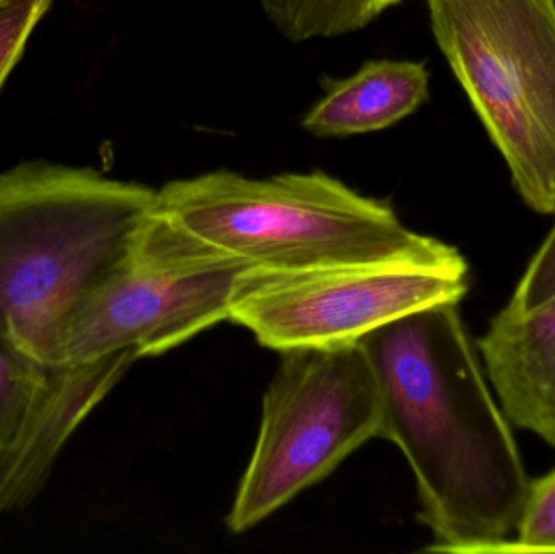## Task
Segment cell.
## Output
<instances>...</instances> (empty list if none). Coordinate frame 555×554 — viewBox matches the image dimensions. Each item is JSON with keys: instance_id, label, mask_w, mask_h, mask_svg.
<instances>
[{"instance_id": "cell-10", "label": "cell", "mask_w": 555, "mask_h": 554, "mask_svg": "<svg viewBox=\"0 0 555 554\" xmlns=\"http://www.w3.org/2000/svg\"><path fill=\"white\" fill-rule=\"evenodd\" d=\"M430 75L423 62L369 61L351 77L326 81L325 96L304 116L315 137L380 132L429 101Z\"/></svg>"}, {"instance_id": "cell-15", "label": "cell", "mask_w": 555, "mask_h": 554, "mask_svg": "<svg viewBox=\"0 0 555 554\" xmlns=\"http://www.w3.org/2000/svg\"><path fill=\"white\" fill-rule=\"evenodd\" d=\"M555 296V227L528 263L505 308L525 312Z\"/></svg>"}, {"instance_id": "cell-5", "label": "cell", "mask_w": 555, "mask_h": 554, "mask_svg": "<svg viewBox=\"0 0 555 554\" xmlns=\"http://www.w3.org/2000/svg\"><path fill=\"white\" fill-rule=\"evenodd\" d=\"M377 438L384 439V403L359 342L281 351L228 529L259 526Z\"/></svg>"}, {"instance_id": "cell-12", "label": "cell", "mask_w": 555, "mask_h": 554, "mask_svg": "<svg viewBox=\"0 0 555 554\" xmlns=\"http://www.w3.org/2000/svg\"><path fill=\"white\" fill-rule=\"evenodd\" d=\"M46 376L48 364L0 334V455L18 436Z\"/></svg>"}, {"instance_id": "cell-1", "label": "cell", "mask_w": 555, "mask_h": 554, "mask_svg": "<svg viewBox=\"0 0 555 554\" xmlns=\"http://www.w3.org/2000/svg\"><path fill=\"white\" fill-rule=\"evenodd\" d=\"M384 403V439L413 471L426 552L494 554L530 490L520 448L459 305L404 315L359 340Z\"/></svg>"}, {"instance_id": "cell-4", "label": "cell", "mask_w": 555, "mask_h": 554, "mask_svg": "<svg viewBox=\"0 0 555 554\" xmlns=\"http://www.w3.org/2000/svg\"><path fill=\"white\" fill-rule=\"evenodd\" d=\"M437 46L528 208L555 215V0H426Z\"/></svg>"}, {"instance_id": "cell-3", "label": "cell", "mask_w": 555, "mask_h": 554, "mask_svg": "<svg viewBox=\"0 0 555 554\" xmlns=\"http://www.w3.org/2000/svg\"><path fill=\"white\" fill-rule=\"evenodd\" d=\"M153 208L179 230L254 269L450 263L452 244L416 233L388 202L322 171L250 179L214 171L168 182Z\"/></svg>"}, {"instance_id": "cell-2", "label": "cell", "mask_w": 555, "mask_h": 554, "mask_svg": "<svg viewBox=\"0 0 555 554\" xmlns=\"http://www.w3.org/2000/svg\"><path fill=\"white\" fill-rule=\"evenodd\" d=\"M156 191L90 168L0 172V334L51 363L80 302L126 259Z\"/></svg>"}, {"instance_id": "cell-13", "label": "cell", "mask_w": 555, "mask_h": 554, "mask_svg": "<svg viewBox=\"0 0 555 554\" xmlns=\"http://www.w3.org/2000/svg\"><path fill=\"white\" fill-rule=\"evenodd\" d=\"M555 553V468L531 480L514 536L494 554Z\"/></svg>"}, {"instance_id": "cell-14", "label": "cell", "mask_w": 555, "mask_h": 554, "mask_svg": "<svg viewBox=\"0 0 555 554\" xmlns=\"http://www.w3.org/2000/svg\"><path fill=\"white\" fill-rule=\"evenodd\" d=\"M51 0H0V88Z\"/></svg>"}, {"instance_id": "cell-7", "label": "cell", "mask_w": 555, "mask_h": 554, "mask_svg": "<svg viewBox=\"0 0 555 554\" xmlns=\"http://www.w3.org/2000/svg\"><path fill=\"white\" fill-rule=\"evenodd\" d=\"M466 259L450 263H362L309 270H244L230 321L275 351L356 344L377 328L433 306L460 305Z\"/></svg>"}, {"instance_id": "cell-11", "label": "cell", "mask_w": 555, "mask_h": 554, "mask_svg": "<svg viewBox=\"0 0 555 554\" xmlns=\"http://www.w3.org/2000/svg\"><path fill=\"white\" fill-rule=\"evenodd\" d=\"M276 31L293 42L359 31L404 0H257Z\"/></svg>"}, {"instance_id": "cell-8", "label": "cell", "mask_w": 555, "mask_h": 554, "mask_svg": "<svg viewBox=\"0 0 555 554\" xmlns=\"http://www.w3.org/2000/svg\"><path fill=\"white\" fill-rule=\"evenodd\" d=\"M137 360L135 351L120 350L83 363L48 364L18 436L0 455V514L26 510L41 494L68 439Z\"/></svg>"}, {"instance_id": "cell-9", "label": "cell", "mask_w": 555, "mask_h": 554, "mask_svg": "<svg viewBox=\"0 0 555 554\" xmlns=\"http://www.w3.org/2000/svg\"><path fill=\"white\" fill-rule=\"evenodd\" d=\"M476 347L511 423L555 449V296L530 311L502 308Z\"/></svg>"}, {"instance_id": "cell-6", "label": "cell", "mask_w": 555, "mask_h": 554, "mask_svg": "<svg viewBox=\"0 0 555 554\" xmlns=\"http://www.w3.org/2000/svg\"><path fill=\"white\" fill-rule=\"evenodd\" d=\"M249 263L195 240L152 207L124 262L80 302L49 364L120 350L158 357L230 321L237 276Z\"/></svg>"}]
</instances>
